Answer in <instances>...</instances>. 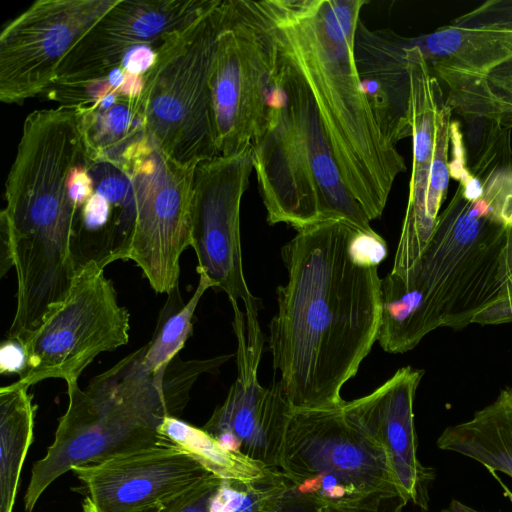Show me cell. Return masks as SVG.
I'll list each match as a JSON object with an SVG mask.
<instances>
[{"label":"cell","instance_id":"obj_1","mask_svg":"<svg viewBox=\"0 0 512 512\" xmlns=\"http://www.w3.org/2000/svg\"><path fill=\"white\" fill-rule=\"evenodd\" d=\"M288 272L277 288L269 351L293 408L336 407L378 340L383 238L331 219L297 231L281 250Z\"/></svg>","mask_w":512,"mask_h":512},{"label":"cell","instance_id":"obj_2","mask_svg":"<svg viewBox=\"0 0 512 512\" xmlns=\"http://www.w3.org/2000/svg\"><path fill=\"white\" fill-rule=\"evenodd\" d=\"M455 180L412 273L381 282L384 313L422 337L512 322V177L481 184L469 172Z\"/></svg>","mask_w":512,"mask_h":512},{"label":"cell","instance_id":"obj_3","mask_svg":"<svg viewBox=\"0 0 512 512\" xmlns=\"http://www.w3.org/2000/svg\"><path fill=\"white\" fill-rule=\"evenodd\" d=\"M278 48L303 75L343 181L370 221L381 217L404 157L362 91L354 37L366 0H266Z\"/></svg>","mask_w":512,"mask_h":512},{"label":"cell","instance_id":"obj_4","mask_svg":"<svg viewBox=\"0 0 512 512\" xmlns=\"http://www.w3.org/2000/svg\"><path fill=\"white\" fill-rule=\"evenodd\" d=\"M194 384L180 360L150 372L140 348L92 378L85 389L68 383V406L54 440L32 466L25 511L32 512L44 491L74 466L168 441L158 427L165 417L182 415Z\"/></svg>","mask_w":512,"mask_h":512},{"label":"cell","instance_id":"obj_5","mask_svg":"<svg viewBox=\"0 0 512 512\" xmlns=\"http://www.w3.org/2000/svg\"><path fill=\"white\" fill-rule=\"evenodd\" d=\"M250 149L270 225L285 223L298 231L336 219L374 231L343 181L303 75L279 48L265 115Z\"/></svg>","mask_w":512,"mask_h":512},{"label":"cell","instance_id":"obj_6","mask_svg":"<svg viewBox=\"0 0 512 512\" xmlns=\"http://www.w3.org/2000/svg\"><path fill=\"white\" fill-rule=\"evenodd\" d=\"M278 469L320 512H372L402 498L385 447L347 416L343 404L290 406Z\"/></svg>","mask_w":512,"mask_h":512},{"label":"cell","instance_id":"obj_7","mask_svg":"<svg viewBox=\"0 0 512 512\" xmlns=\"http://www.w3.org/2000/svg\"><path fill=\"white\" fill-rule=\"evenodd\" d=\"M222 0L169 34L144 74L141 94L147 130L172 160L196 166L218 156L210 76Z\"/></svg>","mask_w":512,"mask_h":512},{"label":"cell","instance_id":"obj_8","mask_svg":"<svg viewBox=\"0 0 512 512\" xmlns=\"http://www.w3.org/2000/svg\"><path fill=\"white\" fill-rule=\"evenodd\" d=\"M277 57L266 0H222L210 76L219 155L250 148L265 115Z\"/></svg>","mask_w":512,"mask_h":512},{"label":"cell","instance_id":"obj_9","mask_svg":"<svg viewBox=\"0 0 512 512\" xmlns=\"http://www.w3.org/2000/svg\"><path fill=\"white\" fill-rule=\"evenodd\" d=\"M130 314L96 261L78 267L65 298L22 343L26 366L16 383L30 387L48 378L78 382L101 353L129 341Z\"/></svg>","mask_w":512,"mask_h":512},{"label":"cell","instance_id":"obj_10","mask_svg":"<svg viewBox=\"0 0 512 512\" xmlns=\"http://www.w3.org/2000/svg\"><path fill=\"white\" fill-rule=\"evenodd\" d=\"M196 166L172 160L149 135L122 169L130 176L134 198L128 260L156 293L169 294L178 286L180 258L191 246Z\"/></svg>","mask_w":512,"mask_h":512},{"label":"cell","instance_id":"obj_11","mask_svg":"<svg viewBox=\"0 0 512 512\" xmlns=\"http://www.w3.org/2000/svg\"><path fill=\"white\" fill-rule=\"evenodd\" d=\"M254 170L251 149L218 155L195 169L191 220V247L198 274L224 291L233 304L244 302L248 345L264 343L258 311L261 300L245 280L240 239V206Z\"/></svg>","mask_w":512,"mask_h":512},{"label":"cell","instance_id":"obj_12","mask_svg":"<svg viewBox=\"0 0 512 512\" xmlns=\"http://www.w3.org/2000/svg\"><path fill=\"white\" fill-rule=\"evenodd\" d=\"M117 0H37L0 35V100L22 104L44 94L78 41Z\"/></svg>","mask_w":512,"mask_h":512},{"label":"cell","instance_id":"obj_13","mask_svg":"<svg viewBox=\"0 0 512 512\" xmlns=\"http://www.w3.org/2000/svg\"><path fill=\"white\" fill-rule=\"evenodd\" d=\"M71 471L97 512H150L214 475L170 441L74 466Z\"/></svg>","mask_w":512,"mask_h":512},{"label":"cell","instance_id":"obj_14","mask_svg":"<svg viewBox=\"0 0 512 512\" xmlns=\"http://www.w3.org/2000/svg\"><path fill=\"white\" fill-rule=\"evenodd\" d=\"M237 339V378L224 402L202 427L225 449L279 470L282 439L290 409L280 381L264 387L258 380L260 352L247 347L245 314L233 310Z\"/></svg>","mask_w":512,"mask_h":512},{"label":"cell","instance_id":"obj_15","mask_svg":"<svg viewBox=\"0 0 512 512\" xmlns=\"http://www.w3.org/2000/svg\"><path fill=\"white\" fill-rule=\"evenodd\" d=\"M214 0H117L78 41L53 85L82 83L121 66L141 45L159 47L171 33L208 9Z\"/></svg>","mask_w":512,"mask_h":512},{"label":"cell","instance_id":"obj_16","mask_svg":"<svg viewBox=\"0 0 512 512\" xmlns=\"http://www.w3.org/2000/svg\"><path fill=\"white\" fill-rule=\"evenodd\" d=\"M423 375L422 369L402 367L372 393L344 401L343 409L355 424L385 447L402 498L426 512L435 470L419 460L414 421V400Z\"/></svg>","mask_w":512,"mask_h":512},{"label":"cell","instance_id":"obj_17","mask_svg":"<svg viewBox=\"0 0 512 512\" xmlns=\"http://www.w3.org/2000/svg\"><path fill=\"white\" fill-rule=\"evenodd\" d=\"M406 38L411 83L413 159L408 203L391 270L392 274L402 278L412 273L434 231L426 216V195L438 115L446 102L439 80L420 50Z\"/></svg>","mask_w":512,"mask_h":512},{"label":"cell","instance_id":"obj_18","mask_svg":"<svg viewBox=\"0 0 512 512\" xmlns=\"http://www.w3.org/2000/svg\"><path fill=\"white\" fill-rule=\"evenodd\" d=\"M354 62L365 98L382 134L396 145L412 136L407 38L371 29L359 19Z\"/></svg>","mask_w":512,"mask_h":512},{"label":"cell","instance_id":"obj_19","mask_svg":"<svg viewBox=\"0 0 512 512\" xmlns=\"http://www.w3.org/2000/svg\"><path fill=\"white\" fill-rule=\"evenodd\" d=\"M74 107L88 160L123 169L149 136L141 94L117 89Z\"/></svg>","mask_w":512,"mask_h":512},{"label":"cell","instance_id":"obj_20","mask_svg":"<svg viewBox=\"0 0 512 512\" xmlns=\"http://www.w3.org/2000/svg\"><path fill=\"white\" fill-rule=\"evenodd\" d=\"M408 39L435 73L478 76L512 57V30L449 24Z\"/></svg>","mask_w":512,"mask_h":512},{"label":"cell","instance_id":"obj_21","mask_svg":"<svg viewBox=\"0 0 512 512\" xmlns=\"http://www.w3.org/2000/svg\"><path fill=\"white\" fill-rule=\"evenodd\" d=\"M436 445L512 478V388L501 389L471 419L446 427Z\"/></svg>","mask_w":512,"mask_h":512},{"label":"cell","instance_id":"obj_22","mask_svg":"<svg viewBox=\"0 0 512 512\" xmlns=\"http://www.w3.org/2000/svg\"><path fill=\"white\" fill-rule=\"evenodd\" d=\"M36 406L28 387L0 389V512H13L22 467L33 442Z\"/></svg>","mask_w":512,"mask_h":512},{"label":"cell","instance_id":"obj_23","mask_svg":"<svg viewBox=\"0 0 512 512\" xmlns=\"http://www.w3.org/2000/svg\"><path fill=\"white\" fill-rule=\"evenodd\" d=\"M434 75L448 89L446 103L452 113L486 116L512 129V57L478 76L451 72Z\"/></svg>","mask_w":512,"mask_h":512},{"label":"cell","instance_id":"obj_24","mask_svg":"<svg viewBox=\"0 0 512 512\" xmlns=\"http://www.w3.org/2000/svg\"><path fill=\"white\" fill-rule=\"evenodd\" d=\"M158 432L171 443L189 452L222 481L251 485L268 478L277 470L225 449L203 428L176 417H165Z\"/></svg>","mask_w":512,"mask_h":512},{"label":"cell","instance_id":"obj_25","mask_svg":"<svg viewBox=\"0 0 512 512\" xmlns=\"http://www.w3.org/2000/svg\"><path fill=\"white\" fill-rule=\"evenodd\" d=\"M466 166L481 184L512 177L511 129L486 116L457 113Z\"/></svg>","mask_w":512,"mask_h":512},{"label":"cell","instance_id":"obj_26","mask_svg":"<svg viewBox=\"0 0 512 512\" xmlns=\"http://www.w3.org/2000/svg\"><path fill=\"white\" fill-rule=\"evenodd\" d=\"M213 282L204 274H199L198 285L190 299L184 303L178 286L168 294L156 329L149 342L141 347L142 362L147 370L156 373L164 369L193 333V318L198 303Z\"/></svg>","mask_w":512,"mask_h":512},{"label":"cell","instance_id":"obj_27","mask_svg":"<svg viewBox=\"0 0 512 512\" xmlns=\"http://www.w3.org/2000/svg\"><path fill=\"white\" fill-rule=\"evenodd\" d=\"M233 512H320L303 498L280 470L247 487L241 505Z\"/></svg>","mask_w":512,"mask_h":512},{"label":"cell","instance_id":"obj_28","mask_svg":"<svg viewBox=\"0 0 512 512\" xmlns=\"http://www.w3.org/2000/svg\"><path fill=\"white\" fill-rule=\"evenodd\" d=\"M452 111L445 104L437 120L433 159L426 195V216L435 228L440 208L447 197L450 180L448 152L450 147V124Z\"/></svg>","mask_w":512,"mask_h":512},{"label":"cell","instance_id":"obj_29","mask_svg":"<svg viewBox=\"0 0 512 512\" xmlns=\"http://www.w3.org/2000/svg\"><path fill=\"white\" fill-rule=\"evenodd\" d=\"M450 24L459 28L512 30V0H488Z\"/></svg>","mask_w":512,"mask_h":512},{"label":"cell","instance_id":"obj_30","mask_svg":"<svg viewBox=\"0 0 512 512\" xmlns=\"http://www.w3.org/2000/svg\"><path fill=\"white\" fill-rule=\"evenodd\" d=\"M222 480L212 475L170 504L150 512H210V500ZM82 512H97L91 501L85 497Z\"/></svg>","mask_w":512,"mask_h":512},{"label":"cell","instance_id":"obj_31","mask_svg":"<svg viewBox=\"0 0 512 512\" xmlns=\"http://www.w3.org/2000/svg\"><path fill=\"white\" fill-rule=\"evenodd\" d=\"M157 48L151 45L133 48L127 53L121 66L130 74L144 75L155 62Z\"/></svg>","mask_w":512,"mask_h":512},{"label":"cell","instance_id":"obj_32","mask_svg":"<svg viewBox=\"0 0 512 512\" xmlns=\"http://www.w3.org/2000/svg\"><path fill=\"white\" fill-rule=\"evenodd\" d=\"M26 366V355L21 343L5 340L0 350V370L2 374L23 373Z\"/></svg>","mask_w":512,"mask_h":512},{"label":"cell","instance_id":"obj_33","mask_svg":"<svg viewBox=\"0 0 512 512\" xmlns=\"http://www.w3.org/2000/svg\"><path fill=\"white\" fill-rule=\"evenodd\" d=\"M407 502L401 497H394L385 501L381 507L372 512H402Z\"/></svg>","mask_w":512,"mask_h":512},{"label":"cell","instance_id":"obj_34","mask_svg":"<svg viewBox=\"0 0 512 512\" xmlns=\"http://www.w3.org/2000/svg\"><path fill=\"white\" fill-rule=\"evenodd\" d=\"M441 512H482V511L476 510L457 499H452L450 501V503L448 504V506L446 508L442 509Z\"/></svg>","mask_w":512,"mask_h":512}]
</instances>
